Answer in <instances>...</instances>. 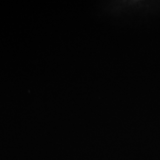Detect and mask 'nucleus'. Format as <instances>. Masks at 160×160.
<instances>
[]
</instances>
